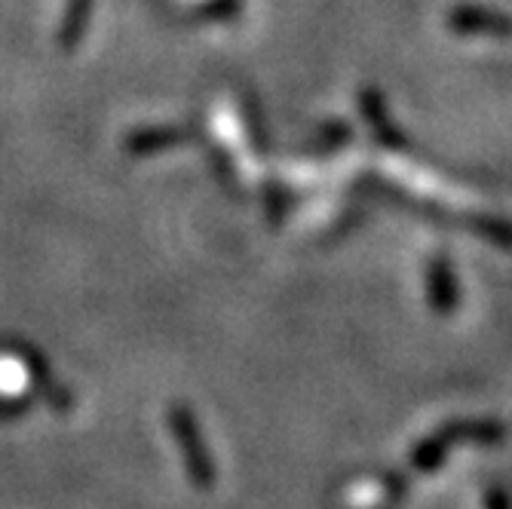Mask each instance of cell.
<instances>
[{
	"instance_id": "3",
	"label": "cell",
	"mask_w": 512,
	"mask_h": 509,
	"mask_svg": "<svg viewBox=\"0 0 512 509\" xmlns=\"http://www.w3.org/2000/svg\"><path fill=\"white\" fill-rule=\"evenodd\" d=\"M451 25L457 31H485V34H509L512 31V22L497 16V13H488V10H457Z\"/></svg>"
},
{
	"instance_id": "5",
	"label": "cell",
	"mask_w": 512,
	"mask_h": 509,
	"mask_svg": "<svg viewBox=\"0 0 512 509\" xmlns=\"http://www.w3.org/2000/svg\"><path fill=\"white\" fill-rule=\"evenodd\" d=\"M485 509H512L509 494H506L500 485H491V488L485 491Z\"/></svg>"
},
{
	"instance_id": "2",
	"label": "cell",
	"mask_w": 512,
	"mask_h": 509,
	"mask_svg": "<svg viewBox=\"0 0 512 509\" xmlns=\"http://www.w3.org/2000/svg\"><path fill=\"white\" fill-rule=\"evenodd\" d=\"M430 301L436 313H454L457 307V283L448 261H433L430 267Z\"/></svg>"
},
{
	"instance_id": "4",
	"label": "cell",
	"mask_w": 512,
	"mask_h": 509,
	"mask_svg": "<svg viewBox=\"0 0 512 509\" xmlns=\"http://www.w3.org/2000/svg\"><path fill=\"white\" fill-rule=\"evenodd\" d=\"M448 448H451V442L445 439V433L439 430V433H433L430 439H424L421 445L414 448V454H411V470L414 473H433L442 460L448 457Z\"/></svg>"
},
{
	"instance_id": "1",
	"label": "cell",
	"mask_w": 512,
	"mask_h": 509,
	"mask_svg": "<svg viewBox=\"0 0 512 509\" xmlns=\"http://www.w3.org/2000/svg\"><path fill=\"white\" fill-rule=\"evenodd\" d=\"M445 439L454 442H476V445H497L506 439L503 424L497 421H454L448 427H442Z\"/></svg>"
}]
</instances>
